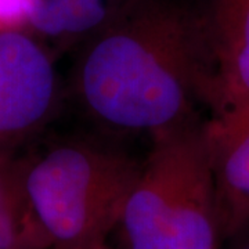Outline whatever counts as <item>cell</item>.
I'll list each match as a JSON object with an SVG mask.
<instances>
[{
  "mask_svg": "<svg viewBox=\"0 0 249 249\" xmlns=\"http://www.w3.org/2000/svg\"><path fill=\"white\" fill-rule=\"evenodd\" d=\"M32 0H0V34L27 32Z\"/></svg>",
  "mask_w": 249,
  "mask_h": 249,
  "instance_id": "cell-9",
  "label": "cell"
},
{
  "mask_svg": "<svg viewBox=\"0 0 249 249\" xmlns=\"http://www.w3.org/2000/svg\"><path fill=\"white\" fill-rule=\"evenodd\" d=\"M25 187V162L0 155V249H50Z\"/></svg>",
  "mask_w": 249,
  "mask_h": 249,
  "instance_id": "cell-8",
  "label": "cell"
},
{
  "mask_svg": "<svg viewBox=\"0 0 249 249\" xmlns=\"http://www.w3.org/2000/svg\"><path fill=\"white\" fill-rule=\"evenodd\" d=\"M136 0H32L27 32L67 52L82 47Z\"/></svg>",
  "mask_w": 249,
  "mask_h": 249,
  "instance_id": "cell-7",
  "label": "cell"
},
{
  "mask_svg": "<svg viewBox=\"0 0 249 249\" xmlns=\"http://www.w3.org/2000/svg\"><path fill=\"white\" fill-rule=\"evenodd\" d=\"M222 240L249 227V103L212 112L202 124Z\"/></svg>",
  "mask_w": 249,
  "mask_h": 249,
  "instance_id": "cell-5",
  "label": "cell"
},
{
  "mask_svg": "<svg viewBox=\"0 0 249 249\" xmlns=\"http://www.w3.org/2000/svg\"><path fill=\"white\" fill-rule=\"evenodd\" d=\"M202 18L206 106L216 112L249 103V0H209Z\"/></svg>",
  "mask_w": 249,
  "mask_h": 249,
  "instance_id": "cell-6",
  "label": "cell"
},
{
  "mask_svg": "<svg viewBox=\"0 0 249 249\" xmlns=\"http://www.w3.org/2000/svg\"><path fill=\"white\" fill-rule=\"evenodd\" d=\"M231 249H249V227H247L244 231H241L238 235L231 238Z\"/></svg>",
  "mask_w": 249,
  "mask_h": 249,
  "instance_id": "cell-10",
  "label": "cell"
},
{
  "mask_svg": "<svg viewBox=\"0 0 249 249\" xmlns=\"http://www.w3.org/2000/svg\"><path fill=\"white\" fill-rule=\"evenodd\" d=\"M73 89L86 114L116 132L154 137L198 121L208 89L202 11L136 0L80 47Z\"/></svg>",
  "mask_w": 249,
  "mask_h": 249,
  "instance_id": "cell-1",
  "label": "cell"
},
{
  "mask_svg": "<svg viewBox=\"0 0 249 249\" xmlns=\"http://www.w3.org/2000/svg\"><path fill=\"white\" fill-rule=\"evenodd\" d=\"M58 79L52 52L24 31L0 34V155L39 130L55 109Z\"/></svg>",
  "mask_w": 249,
  "mask_h": 249,
  "instance_id": "cell-4",
  "label": "cell"
},
{
  "mask_svg": "<svg viewBox=\"0 0 249 249\" xmlns=\"http://www.w3.org/2000/svg\"><path fill=\"white\" fill-rule=\"evenodd\" d=\"M116 230L124 249H219L213 180L199 121L154 136Z\"/></svg>",
  "mask_w": 249,
  "mask_h": 249,
  "instance_id": "cell-2",
  "label": "cell"
},
{
  "mask_svg": "<svg viewBox=\"0 0 249 249\" xmlns=\"http://www.w3.org/2000/svg\"><path fill=\"white\" fill-rule=\"evenodd\" d=\"M86 249H109L107 247V244H104V245H98V247H93V248H86Z\"/></svg>",
  "mask_w": 249,
  "mask_h": 249,
  "instance_id": "cell-11",
  "label": "cell"
},
{
  "mask_svg": "<svg viewBox=\"0 0 249 249\" xmlns=\"http://www.w3.org/2000/svg\"><path fill=\"white\" fill-rule=\"evenodd\" d=\"M140 166L126 152L86 140L55 145L25 162L28 198L52 248L104 245Z\"/></svg>",
  "mask_w": 249,
  "mask_h": 249,
  "instance_id": "cell-3",
  "label": "cell"
}]
</instances>
